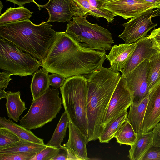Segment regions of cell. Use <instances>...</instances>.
<instances>
[{
    "label": "cell",
    "instance_id": "6da1fadb",
    "mask_svg": "<svg viewBox=\"0 0 160 160\" xmlns=\"http://www.w3.org/2000/svg\"><path fill=\"white\" fill-rule=\"evenodd\" d=\"M106 52L88 49L80 46L65 32H57L55 40L41 66L49 72L66 78L85 75L102 66Z\"/></svg>",
    "mask_w": 160,
    "mask_h": 160
},
{
    "label": "cell",
    "instance_id": "7a4b0ae2",
    "mask_svg": "<svg viewBox=\"0 0 160 160\" xmlns=\"http://www.w3.org/2000/svg\"><path fill=\"white\" fill-rule=\"evenodd\" d=\"M88 84L87 112L88 141L98 139L110 101L121 75L101 66L83 75Z\"/></svg>",
    "mask_w": 160,
    "mask_h": 160
},
{
    "label": "cell",
    "instance_id": "3957f363",
    "mask_svg": "<svg viewBox=\"0 0 160 160\" xmlns=\"http://www.w3.org/2000/svg\"><path fill=\"white\" fill-rule=\"evenodd\" d=\"M52 27L46 22L35 24L30 20L5 23L0 25V37L42 62L57 35Z\"/></svg>",
    "mask_w": 160,
    "mask_h": 160
},
{
    "label": "cell",
    "instance_id": "277c9868",
    "mask_svg": "<svg viewBox=\"0 0 160 160\" xmlns=\"http://www.w3.org/2000/svg\"><path fill=\"white\" fill-rule=\"evenodd\" d=\"M62 103L69 120L88 137V84L83 75L68 78L60 88Z\"/></svg>",
    "mask_w": 160,
    "mask_h": 160
},
{
    "label": "cell",
    "instance_id": "5b68a950",
    "mask_svg": "<svg viewBox=\"0 0 160 160\" xmlns=\"http://www.w3.org/2000/svg\"><path fill=\"white\" fill-rule=\"evenodd\" d=\"M86 17L74 16L67 24L65 32L86 49L98 51L111 50L114 43L111 33L97 24L89 22Z\"/></svg>",
    "mask_w": 160,
    "mask_h": 160
},
{
    "label": "cell",
    "instance_id": "8992f818",
    "mask_svg": "<svg viewBox=\"0 0 160 160\" xmlns=\"http://www.w3.org/2000/svg\"><path fill=\"white\" fill-rule=\"evenodd\" d=\"M58 89L50 88L42 95L32 101L27 113L22 117L20 125L31 130L41 128L56 117L62 108Z\"/></svg>",
    "mask_w": 160,
    "mask_h": 160
},
{
    "label": "cell",
    "instance_id": "52a82bcc",
    "mask_svg": "<svg viewBox=\"0 0 160 160\" xmlns=\"http://www.w3.org/2000/svg\"><path fill=\"white\" fill-rule=\"evenodd\" d=\"M41 62L11 42L0 38V69L21 77L32 75Z\"/></svg>",
    "mask_w": 160,
    "mask_h": 160
},
{
    "label": "cell",
    "instance_id": "ba28073f",
    "mask_svg": "<svg viewBox=\"0 0 160 160\" xmlns=\"http://www.w3.org/2000/svg\"><path fill=\"white\" fill-rule=\"evenodd\" d=\"M160 16V8L156 10L149 9L131 18L123 23L125 28L118 38L123 39L125 43L131 44L146 37L148 32L158 25L153 23L152 18Z\"/></svg>",
    "mask_w": 160,
    "mask_h": 160
},
{
    "label": "cell",
    "instance_id": "9c48e42d",
    "mask_svg": "<svg viewBox=\"0 0 160 160\" xmlns=\"http://www.w3.org/2000/svg\"><path fill=\"white\" fill-rule=\"evenodd\" d=\"M132 93L128 88L124 77L122 75L112 96L102 124L104 127L124 111L132 102Z\"/></svg>",
    "mask_w": 160,
    "mask_h": 160
},
{
    "label": "cell",
    "instance_id": "30bf717a",
    "mask_svg": "<svg viewBox=\"0 0 160 160\" xmlns=\"http://www.w3.org/2000/svg\"><path fill=\"white\" fill-rule=\"evenodd\" d=\"M149 63L146 59L132 70L123 76L132 94V103H138L149 95L148 78Z\"/></svg>",
    "mask_w": 160,
    "mask_h": 160
},
{
    "label": "cell",
    "instance_id": "8fae6325",
    "mask_svg": "<svg viewBox=\"0 0 160 160\" xmlns=\"http://www.w3.org/2000/svg\"><path fill=\"white\" fill-rule=\"evenodd\" d=\"M102 7L128 20L148 10L160 8V3L153 4L141 0H117L105 2Z\"/></svg>",
    "mask_w": 160,
    "mask_h": 160
},
{
    "label": "cell",
    "instance_id": "7c38bea8",
    "mask_svg": "<svg viewBox=\"0 0 160 160\" xmlns=\"http://www.w3.org/2000/svg\"><path fill=\"white\" fill-rule=\"evenodd\" d=\"M136 46L124 68L121 72L124 76L132 70L146 59H149L157 51L152 48L153 43L148 36L144 37L136 42Z\"/></svg>",
    "mask_w": 160,
    "mask_h": 160
},
{
    "label": "cell",
    "instance_id": "4fadbf2b",
    "mask_svg": "<svg viewBox=\"0 0 160 160\" xmlns=\"http://www.w3.org/2000/svg\"><path fill=\"white\" fill-rule=\"evenodd\" d=\"M160 122V82L150 91L143 123L142 132L152 130Z\"/></svg>",
    "mask_w": 160,
    "mask_h": 160
},
{
    "label": "cell",
    "instance_id": "5bb4252c",
    "mask_svg": "<svg viewBox=\"0 0 160 160\" xmlns=\"http://www.w3.org/2000/svg\"><path fill=\"white\" fill-rule=\"evenodd\" d=\"M68 128L69 138L63 147L77 158L78 160L90 159L88 156L86 148L88 142V137L70 120Z\"/></svg>",
    "mask_w": 160,
    "mask_h": 160
},
{
    "label": "cell",
    "instance_id": "9a60e30c",
    "mask_svg": "<svg viewBox=\"0 0 160 160\" xmlns=\"http://www.w3.org/2000/svg\"><path fill=\"white\" fill-rule=\"evenodd\" d=\"M135 42L115 45L111 49L106 58L109 62L110 68L114 72H121L132 55L136 46Z\"/></svg>",
    "mask_w": 160,
    "mask_h": 160
},
{
    "label": "cell",
    "instance_id": "2e32d148",
    "mask_svg": "<svg viewBox=\"0 0 160 160\" xmlns=\"http://www.w3.org/2000/svg\"><path fill=\"white\" fill-rule=\"evenodd\" d=\"M71 9L73 16L86 17L91 15L97 18H105L108 23H112L116 15L110 11L104 8L97 9L92 6L89 0H70Z\"/></svg>",
    "mask_w": 160,
    "mask_h": 160
},
{
    "label": "cell",
    "instance_id": "e0dca14e",
    "mask_svg": "<svg viewBox=\"0 0 160 160\" xmlns=\"http://www.w3.org/2000/svg\"><path fill=\"white\" fill-rule=\"evenodd\" d=\"M42 8L47 9L49 13V17L47 23L69 22L73 16L70 0H49L46 4L40 5L39 10Z\"/></svg>",
    "mask_w": 160,
    "mask_h": 160
},
{
    "label": "cell",
    "instance_id": "ac0fdd59",
    "mask_svg": "<svg viewBox=\"0 0 160 160\" xmlns=\"http://www.w3.org/2000/svg\"><path fill=\"white\" fill-rule=\"evenodd\" d=\"M137 134L136 140L131 146L129 154L127 156L131 160H142L152 146V130L148 132H142Z\"/></svg>",
    "mask_w": 160,
    "mask_h": 160
},
{
    "label": "cell",
    "instance_id": "d6986e66",
    "mask_svg": "<svg viewBox=\"0 0 160 160\" xmlns=\"http://www.w3.org/2000/svg\"><path fill=\"white\" fill-rule=\"evenodd\" d=\"M148 95L139 103L137 104L132 103L130 106L127 120L137 133L142 132L143 123L148 100Z\"/></svg>",
    "mask_w": 160,
    "mask_h": 160
},
{
    "label": "cell",
    "instance_id": "ffe728a7",
    "mask_svg": "<svg viewBox=\"0 0 160 160\" xmlns=\"http://www.w3.org/2000/svg\"><path fill=\"white\" fill-rule=\"evenodd\" d=\"M20 91H8L6 98V104L7 114L9 119L18 122L19 118L27 109L25 102L22 100Z\"/></svg>",
    "mask_w": 160,
    "mask_h": 160
},
{
    "label": "cell",
    "instance_id": "44dd1931",
    "mask_svg": "<svg viewBox=\"0 0 160 160\" xmlns=\"http://www.w3.org/2000/svg\"><path fill=\"white\" fill-rule=\"evenodd\" d=\"M49 72L42 68L33 75L30 85L33 101L44 94L49 88Z\"/></svg>",
    "mask_w": 160,
    "mask_h": 160
},
{
    "label": "cell",
    "instance_id": "7402d4cb",
    "mask_svg": "<svg viewBox=\"0 0 160 160\" xmlns=\"http://www.w3.org/2000/svg\"><path fill=\"white\" fill-rule=\"evenodd\" d=\"M0 127L6 128L12 132L20 138L41 144H45L43 140L36 136L30 130L14 122L10 119L0 117Z\"/></svg>",
    "mask_w": 160,
    "mask_h": 160
},
{
    "label": "cell",
    "instance_id": "603a6c76",
    "mask_svg": "<svg viewBox=\"0 0 160 160\" xmlns=\"http://www.w3.org/2000/svg\"><path fill=\"white\" fill-rule=\"evenodd\" d=\"M127 110L122 112L103 128L98 139L101 143H108L114 137L122 125L127 119Z\"/></svg>",
    "mask_w": 160,
    "mask_h": 160
},
{
    "label": "cell",
    "instance_id": "cb8c5ba5",
    "mask_svg": "<svg viewBox=\"0 0 160 160\" xmlns=\"http://www.w3.org/2000/svg\"><path fill=\"white\" fill-rule=\"evenodd\" d=\"M47 146L46 144L37 143L20 138L17 142L0 149V153L32 152L37 153Z\"/></svg>",
    "mask_w": 160,
    "mask_h": 160
},
{
    "label": "cell",
    "instance_id": "d4e9b609",
    "mask_svg": "<svg viewBox=\"0 0 160 160\" xmlns=\"http://www.w3.org/2000/svg\"><path fill=\"white\" fill-rule=\"evenodd\" d=\"M69 121L67 113L64 111L62 114L51 139L46 144L47 146L60 149L62 148L61 143L65 137Z\"/></svg>",
    "mask_w": 160,
    "mask_h": 160
},
{
    "label": "cell",
    "instance_id": "484cf974",
    "mask_svg": "<svg viewBox=\"0 0 160 160\" xmlns=\"http://www.w3.org/2000/svg\"><path fill=\"white\" fill-rule=\"evenodd\" d=\"M33 12L23 6L10 7L0 16V25L16 21L30 20Z\"/></svg>",
    "mask_w": 160,
    "mask_h": 160
},
{
    "label": "cell",
    "instance_id": "4316f807",
    "mask_svg": "<svg viewBox=\"0 0 160 160\" xmlns=\"http://www.w3.org/2000/svg\"><path fill=\"white\" fill-rule=\"evenodd\" d=\"M148 60L149 68L148 82L150 92L160 82V52H158L154 54Z\"/></svg>",
    "mask_w": 160,
    "mask_h": 160
},
{
    "label": "cell",
    "instance_id": "83f0119b",
    "mask_svg": "<svg viewBox=\"0 0 160 160\" xmlns=\"http://www.w3.org/2000/svg\"><path fill=\"white\" fill-rule=\"evenodd\" d=\"M115 138L117 142L120 145L125 144L131 146L136 140L137 134L130 123L127 120L118 131Z\"/></svg>",
    "mask_w": 160,
    "mask_h": 160
},
{
    "label": "cell",
    "instance_id": "f1b7e54d",
    "mask_svg": "<svg viewBox=\"0 0 160 160\" xmlns=\"http://www.w3.org/2000/svg\"><path fill=\"white\" fill-rule=\"evenodd\" d=\"M20 139L18 136L8 129L0 127V149L17 142Z\"/></svg>",
    "mask_w": 160,
    "mask_h": 160
},
{
    "label": "cell",
    "instance_id": "f546056e",
    "mask_svg": "<svg viewBox=\"0 0 160 160\" xmlns=\"http://www.w3.org/2000/svg\"><path fill=\"white\" fill-rule=\"evenodd\" d=\"M37 154L32 152L0 153V160H31Z\"/></svg>",
    "mask_w": 160,
    "mask_h": 160
},
{
    "label": "cell",
    "instance_id": "4dcf8cb0",
    "mask_svg": "<svg viewBox=\"0 0 160 160\" xmlns=\"http://www.w3.org/2000/svg\"><path fill=\"white\" fill-rule=\"evenodd\" d=\"M60 151V148L47 146L35 155L31 160H52L58 154Z\"/></svg>",
    "mask_w": 160,
    "mask_h": 160
},
{
    "label": "cell",
    "instance_id": "1f68e13d",
    "mask_svg": "<svg viewBox=\"0 0 160 160\" xmlns=\"http://www.w3.org/2000/svg\"><path fill=\"white\" fill-rule=\"evenodd\" d=\"M48 77L50 85L53 88L57 89L63 85L66 79L64 77L55 73L48 74Z\"/></svg>",
    "mask_w": 160,
    "mask_h": 160
},
{
    "label": "cell",
    "instance_id": "d6a6232c",
    "mask_svg": "<svg viewBox=\"0 0 160 160\" xmlns=\"http://www.w3.org/2000/svg\"><path fill=\"white\" fill-rule=\"evenodd\" d=\"M142 160H160V147L152 145Z\"/></svg>",
    "mask_w": 160,
    "mask_h": 160
},
{
    "label": "cell",
    "instance_id": "836d02e7",
    "mask_svg": "<svg viewBox=\"0 0 160 160\" xmlns=\"http://www.w3.org/2000/svg\"><path fill=\"white\" fill-rule=\"evenodd\" d=\"M78 160V159L67 149L62 146L59 153L52 160Z\"/></svg>",
    "mask_w": 160,
    "mask_h": 160
},
{
    "label": "cell",
    "instance_id": "e575fe53",
    "mask_svg": "<svg viewBox=\"0 0 160 160\" xmlns=\"http://www.w3.org/2000/svg\"><path fill=\"white\" fill-rule=\"evenodd\" d=\"M12 74L8 72H3L0 73V90H5L9 82L12 79L10 76Z\"/></svg>",
    "mask_w": 160,
    "mask_h": 160
},
{
    "label": "cell",
    "instance_id": "d590c367",
    "mask_svg": "<svg viewBox=\"0 0 160 160\" xmlns=\"http://www.w3.org/2000/svg\"><path fill=\"white\" fill-rule=\"evenodd\" d=\"M152 145L154 146L160 147V122L153 128Z\"/></svg>",
    "mask_w": 160,
    "mask_h": 160
},
{
    "label": "cell",
    "instance_id": "8d00e7d4",
    "mask_svg": "<svg viewBox=\"0 0 160 160\" xmlns=\"http://www.w3.org/2000/svg\"><path fill=\"white\" fill-rule=\"evenodd\" d=\"M7 1H9L13 3L14 4H17L19 7L23 6L26 3L33 2L35 3L38 7L39 9L40 8V5L38 4L34 0H6Z\"/></svg>",
    "mask_w": 160,
    "mask_h": 160
},
{
    "label": "cell",
    "instance_id": "74e56055",
    "mask_svg": "<svg viewBox=\"0 0 160 160\" xmlns=\"http://www.w3.org/2000/svg\"><path fill=\"white\" fill-rule=\"evenodd\" d=\"M148 37L151 40L160 41V28L152 30Z\"/></svg>",
    "mask_w": 160,
    "mask_h": 160
},
{
    "label": "cell",
    "instance_id": "f35d334b",
    "mask_svg": "<svg viewBox=\"0 0 160 160\" xmlns=\"http://www.w3.org/2000/svg\"><path fill=\"white\" fill-rule=\"evenodd\" d=\"M153 43L152 48L156 49L157 51L160 52V41H157L151 40Z\"/></svg>",
    "mask_w": 160,
    "mask_h": 160
},
{
    "label": "cell",
    "instance_id": "ab89813d",
    "mask_svg": "<svg viewBox=\"0 0 160 160\" xmlns=\"http://www.w3.org/2000/svg\"><path fill=\"white\" fill-rule=\"evenodd\" d=\"M8 92H5V90H0V100L4 98H6Z\"/></svg>",
    "mask_w": 160,
    "mask_h": 160
},
{
    "label": "cell",
    "instance_id": "60d3db41",
    "mask_svg": "<svg viewBox=\"0 0 160 160\" xmlns=\"http://www.w3.org/2000/svg\"><path fill=\"white\" fill-rule=\"evenodd\" d=\"M148 2L153 4L160 3V0H141Z\"/></svg>",
    "mask_w": 160,
    "mask_h": 160
},
{
    "label": "cell",
    "instance_id": "b9f144b4",
    "mask_svg": "<svg viewBox=\"0 0 160 160\" xmlns=\"http://www.w3.org/2000/svg\"><path fill=\"white\" fill-rule=\"evenodd\" d=\"M115 0H97V1L102 7V5L105 2Z\"/></svg>",
    "mask_w": 160,
    "mask_h": 160
},
{
    "label": "cell",
    "instance_id": "7bdbcfd3",
    "mask_svg": "<svg viewBox=\"0 0 160 160\" xmlns=\"http://www.w3.org/2000/svg\"><path fill=\"white\" fill-rule=\"evenodd\" d=\"M0 12H1V10H2V8H3V5H2V4L1 2V1H0Z\"/></svg>",
    "mask_w": 160,
    "mask_h": 160
},
{
    "label": "cell",
    "instance_id": "ee69618b",
    "mask_svg": "<svg viewBox=\"0 0 160 160\" xmlns=\"http://www.w3.org/2000/svg\"></svg>",
    "mask_w": 160,
    "mask_h": 160
}]
</instances>
